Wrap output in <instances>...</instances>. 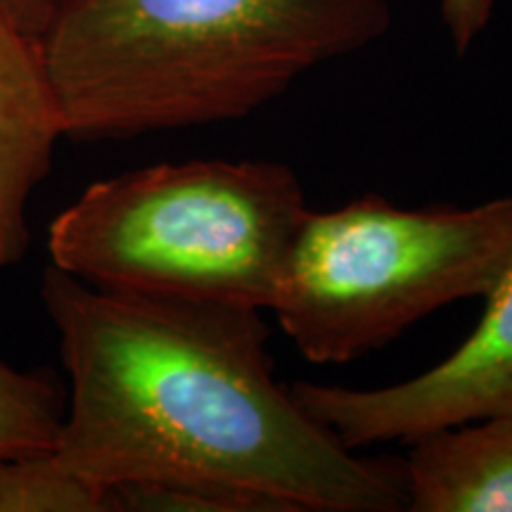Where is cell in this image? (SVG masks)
I'll return each instance as SVG.
<instances>
[{
    "label": "cell",
    "mask_w": 512,
    "mask_h": 512,
    "mask_svg": "<svg viewBox=\"0 0 512 512\" xmlns=\"http://www.w3.org/2000/svg\"><path fill=\"white\" fill-rule=\"evenodd\" d=\"M69 377L57 460L110 496L190 486L283 512L406 510L403 463L351 453L273 375L264 311L107 290L50 266Z\"/></svg>",
    "instance_id": "1"
},
{
    "label": "cell",
    "mask_w": 512,
    "mask_h": 512,
    "mask_svg": "<svg viewBox=\"0 0 512 512\" xmlns=\"http://www.w3.org/2000/svg\"><path fill=\"white\" fill-rule=\"evenodd\" d=\"M392 0H57L38 36L64 138L240 121L373 46Z\"/></svg>",
    "instance_id": "2"
},
{
    "label": "cell",
    "mask_w": 512,
    "mask_h": 512,
    "mask_svg": "<svg viewBox=\"0 0 512 512\" xmlns=\"http://www.w3.org/2000/svg\"><path fill=\"white\" fill-rule=\"evenodd\" d=\"M271 159H190L88 185L55 216V268L107 290L271 311L306 214Z\"/></svg>",
    "instance_id": "3"
},
{
    "label": "cell",
    "mask_w": 512,
    "mask_h": 512,
    "mask_svg": "<svg viewBox=\"0 0 512 512\" xmlns=\"http://www.w3.org/2000/svg\"><path fill=\"white\" fill-rule=\"evenodd\" d=\"M510 264L512 195L467 209L363 195L306 209L271 313L306 361L349 363L441 306L486 299Z\"/></svg>",
    "instance_id": "4"
},
{
    "label": "cell",
    "mask_w": 512,
    "mask_h": 512,
    "mask_svg": "<svg viewBox=\"0 0 512 512\" xmlns=\"http://www.w3.org/2000/svg\"><path fill=\"white\" fill-rule=\"evenodd\" d=\"M290 389L351 451L512 413V264L486 294V311L472 335L439 366L389 387L294 382Z\"/></svg>",
    "instance_id": "5"
},
{
    "label": "cell",
    "mask_w": 512,
    "mask_h": 512,
    "mask_svg": "<svg viewBox=\"0 0 512 512\" xmlns=\"http://www.w3.org/2000/svg\"><path fill=\"white\" fill-rule=\"evenodd\" d=\"M64 138L41 41L0 10V268L24 259L27 207Z\"/></svg>",
    "instance_id": "6"
},
{
    "label": "cell",
    "mask_w": 512,
    "mask_h": 512,
    "mask_svg": "<svg viewBox=\"0 0 512 512\" xmlns=\"http://www.w3.org/2000/svg\"><path fill=\"white\" fill-rule=\"evenodd\" d=\"M408 444V512H512V413L441 427Z\"/></svg>",
    "instance_id": "7"
},
{
    "label": "cell",
    "mask_w": 512,
    "mask_h": 512,
    "mask_svg": "<svg viewBox=\"0 0 512 512\" xmlns=\"http://www.w3.org/2000/svg\"><path fill=\"white\" fill-rule=\"evenodd\" d=\"M110 496L64 467L53 451L0 458V512H105Z\"/></svg>",
    "instance_id": "8"
},
{
    "label": "cell",
    "mask_w": 512,
    "mask_h": 512,
    "mask_svg": "<svg viewBox=\"0 0 512 512\" xmlns=\"http://www.w3.org/2000/svg\"><path fill=\"white\" fill-rule=\"evenodd\" d=\"M62 415L64 394L53 380L0 361V458L53 451Z\"/></svg>",
    "instance_id": "9"
},
{
    "label": "cell",
    "mask_w": 512,
    "mask_h": 512,
    "mask_svg": "<svg viewBox=\"0 0 512 512\" xmlns=\"http://www.w3.org/2000/svg\"><path fill=\"white\" fill-rule=\"evenodd\" d=\"M496 0H441V19L458 55H465L489 24Z\"/></svg>",
    "instance_id": "10"
},
{
    "label": "cell",
    "mask_w": 512,
    "mask_h": 512,
    "mask_svg": "<svg viewBox=\"0 0 512 512\" xmlns=\"http://www.w3.org/2000/svg\"><path fill=\"white\" fill-rule=\"evenodd\" d=\"M57 0H0V10L27 34L41 36L48 27Z\"/></svg>",
    "instance_id": "11"
}]
</instances>
